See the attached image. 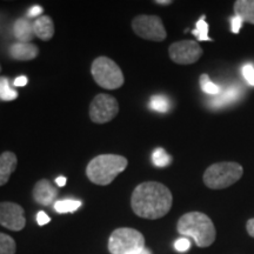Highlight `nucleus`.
Listing matches in <instances>:
<instances>
[{"mask_svg":"<svg viewBox=\"0 0 254 254\" xmlns=\"http://www.w3.org/2000/svg\"><path fill=\"white\" fill-rule=\"evenodd\" d=\"M34 36L44 41H49L55 36V24L49 15H41L33 23Z\"/></svg>","mask_w":254,"mask_h":254,"instance_id":"14","label":"nucleus"},{"mask_svg":"<svg viewBox=\"0 0 254 254\" xmlns=\"http://www.w3.org/2000/svg\"><path fill=\"white\" fill-rule=\"evenodd\" d=\"M144 249L145 238L134 228H117L109 239V251L111 254H134Z\"/></svg>","mask_w":254,"mask_h":254,"instance_id":"6","label":"nucleus"},{"mask_svg":"<svg viewBox=\"0 0 254 254\" xmlns=\"http://www.w3.org/2000/svg\"><path fill=\"white\" fill-rule=\"evenodd\" d=\"M134 254H152V252H151V250L150 249H145L142 250V251H140V252H138V253H134Z\"/></svg>","mask_w":254,"mask_h":254,"instance_id":"34","label":"nucleus"},{"mask_svg":"<svg viewBox=\"0 0 254 254\" xmlns=\"http://www.w3.org/2000/svg\"><path fill=\"white\" fill-rule=\"evenodd\" d=\"M9 56L18 62H30L39 55V49L32 43H13L9 46Z\"/></svg>","mask_w":254,"mask_h":254,"instance_id":"12","label":"nucleus"},{"mask_svg":"<svg viewBox=\"0 0 254 254\" xmlns=\"http://www.w3.org/2000/svg\"><path fill=\"white\" fill-rule=\"evenodd\" d=\"M43 12H44V8L41 7V6L34 5V6H32L30 9H28L27 15L30 18H34V17H38V15H40Z\"/></svg>","mask_w":254,"mask_h":254,"instance_id":"29","label":"nucleus"},{"mask_svg":"<svg viewBox=\"0 0 254 254\" xmlns=\"http://www.w3.org/2000/svg\"><path fill=\"white\" fill-rule=\"evenodd\" d=\"M239 97V90L236 87H231L226 90L225 92H220V93L218 94L217 98H214V100L211 101L212 106L214 107H221L224 106V105H227L232 103L233 100H236L237 98Z\"/></svg>","mask_w":254,"mask_h":254,"instance_id":"17","label":"nucleus"},{"mask_svg":"<svg viewBox=\"0 0 254 254\" xmlns=\"http://www.w3.org/2000/svg\"><path fill=\"white\" fill-rule=\"evenodd\" d=\"M174 247H176L178 252H187L190 247V241L187 239V238H180V239H178L176 241Z\"/></svg>","mask_w":254,"mask_h":254,"instance_id":"26","label":"nucleus"},{"mask_svg":"<svg viewBox=\"0 0 254 254\" xmlns=\"http://www.w3.org/2000/svg\"><path fill=\"white\" fill-rule=\"evenodd\" d=\"M234 13L243 21L254 25V0H238L234 2Z\"/></svg>","mask_w":254,"mask_h":254,"instance_id":"16","label":"nucleus"},{"mask_svg":"<svg viewBox=\"0 0 254 254\" xmlns=\"http://www.w3.org/2000/svg\"><path fill=\"white\" fill-rule=\"evenodd\" d=\"M246 230H247V233H249L252 238H254V218L250 219V220L247 221Z\"/></svg>","mask_w":254,"mask_h":254,"instance_id":"31","label":"nucleus"},{"mask_svg":"<svg viewBox=\"0 0 254 254\" xmlns=\"http://www.w3.org/2000/svg\"><path fill=\"white\" fill-rule=\"evenodd\" d=\"M243 75L245 77V79L250 85L254 86V67H253V65H251V64H247V65L244 66V67H243Z\"/></svg>","mask_w":254,"mask_h":254,"instance_id":"25","label":"nucleus"},{"mask_svg":"<svg viewBox=\"0 0 254 254\" xmlns=\"http://www.w3.org/2000/svg\"><path fill=\"white\" fill-rule=\"evenodd\" d=\"M243 23L244 21L241 20V18H239V17H234V18H232V21H231V28H232V32H233L234 34H238L239 33V31H240V27H241V25H243Z\"/></svg>","mask_w":254,"mask_h":254,"instance_id":"27","label":"nucleus"},{"mask_svg":"<svg viewBox=\"0 0 254 254\" xmlns=\"http://www.w3.org/2000/svg\"><path fill=\"white\" fill-rule=\"evenodd\" d=\"M154 2L158 5H171L172 4V1H171V0H157V1H154Z\"/></svg>","mask_w":254,"mask_h":254,"instance_id":"33","label":"nucleus"},{"mask_svg":"<svg viewBox=\"0 0 254 254\" xmlns=\"http://www.w3.org/2000/svg\"><path fill=\"white\" fill-rule=\"evenodd\" d=\"M150 109L159 113H166L170 111V100L165 95H153L150 100Z\"/></svg>","mask_w":254,"mask_h":254,"instance_id":"20","label":"nucleus"},{"mask_svg":"<svg viewBox=\"0 0 254 254\" xmlns=\"http://www.w3.org/2000/svg\"><path fill=\"white\" fill-rule=\"evenodd\" d=\"M17 244L12 237L0 233V254H15Z\"/></svg>","mask_w":254,"mask_h":254,"instance_id":"22","label":"nucleus"},{"mask_svg":"<svg viewBox=\"0 0 254 254\" xmlns=\"http://www.w3.org/2000/svg\"><path fill=\"white\" fill-rule=\"evenodd\" d=\"M243 174L244 168L240 164L234 161H224L211 165L205 171L202 179L208 189L224 190L240 180Z\"/></svg>","mask_w":254,"mask_h":254,"instance_id":"4","label":"nucleus"},{"mask_svg":"<svg viewBox=\"0 0 254 254\" xmlns=\"http://www.w3.org/2000/svg\"><path fill=\"white\" fill-rule=\"evenodd\" d=\"M200 87H201L202 92H205L206 94L211 95H218L220 93V87L217 84L211 81V79L207 74H201L200 75Z\"/></svg>","mask_w":254,"mask_h":254,"instance_id":"23","label":"nucleus"},{"mask_svg":"<svg viewBox=\"0 0 254 254\" xmlns=\"http://www.w3.org/2000/svg\"><path fill=\"white\" fill-rule=\"evenodd\" d=\"M132 28L136 36L145 40L163 41L167 37L163 20L157 15H138L132 20Z\"/></svg>","mask_w":254,"mask_h":254,"instance_id":"7","label":"nucleus"},{"mask_svg":"<svg viewBox=\"0 0 254 254\" xmlns=\"http://www.w3.org/2000/svg\"><path fill=\"white\" fill-rule=\"evenodd\" d=\"M18 159L13 152L5 151L0 154V186L8 183L12 173L17 168Z\"/></svg>","mask_w":254,"mask_h":254,"instance_id":"13","label":"nucleus"},{"mask_svg":"<svg viewBox=\"0 0 254 254\" xmlns=\"http://www.w3.org/2000/svg\"><path fill=\"white\" fill-rule=\"evenodd\" d=\"M14 37L19 43H30L33 39V23H30L27 19L19 18L15 20L13 26Z\"/></svg>","mask_w":254,"mask_h":254,"instance_id":"15","label":"nucleus"},{"mask_svg":"<svg viewBox=\"0 0 254 254\" xmlns=\"http://www.w3.org/2000/svg\"><path fill=\"white\" fill-rule=\"evenodd\" d=\"M0 72H1V65H0Z\"/></svg>","mask_w":254,"mask_h":254,"instance_id":"35","label":"nucleus"},{"mask_svg":"<svg viewBox=\"0 0 254 254\" xmlns=\"http://www.w3.org/2000/svg\"><path fill=\"white\" fill-rule=\"evenodd\" d=\"M168 55L173 63L179 65H190L201 58L202 49L196 41L182 40L170 46Z\"/></svg>","mask_w":254,"mask_h":254,"instance_id":"9","label":"nucleus"},{"mask_svg":"<svg viewBox=\"0 0 254 254\" xmlns=\"http://www.w3.org/2000/svg\"><path fill=\"white\" fill-rule=\"evenodd\" d=\"M18 98V92L9 85L8 78L0 77V100L12 101Z\"/></svg>","mask_w":254,"mask_h":254,"instance_id":"19","label":"nucleus"},{"mask_svg":"<svg viewBox=\"0 0 254 254\" xmlns=\"http://www.w3.org/2000/svg\"><path fill=\"white\" fill-rule=\"evenodd\" d=\"M66 182H67V180H66V178L65 177H58L56 179V184L57 185H58L59 187H64L66 185Z\"/></svg>","mask_w":254,"mask_h":254,"instance_id":"32","label":"nucleus"},{"mask_svg":"<svg viewBox=\"0 0 254 254\" xmlns=\"http://www.w3.org/2000/svg\"><path fill=\"white\" fill-rule=\"evenodd\" d=\"M152 161L157 167H165L170 165L171 157L170 154L166 153L164 148L159 147L157 150H154L153 154H152Z\"/></svg>","mask_w":254,"mask_h":254,"instance_id":"24","label":"nucleus"},{"mask_svg":"<svg viewBox=\"0 0 254 254\" xmlns=\"http://www.w3.org/2000/svg\"><path fill=\"white\" fill-rule=\"evenodd\" d=\"M127 159L118 154H100L92 159L86 168V176L95 185L106 186L127 167Z\"/></svg>","mask_w":254,"mask_h":254,"instance_id":"3","label":"nucleus"},{"mask_svg":"<svg viewBox=\"0 0 254 254\" xmlns=\"http://www.w3.org/2000/svg\"><path fill=\"white\" fill-rule=\"evenodd\" d=\"M27 82H28L27 77H25V75H20V77L14 79L13 85L14 86L20 87V86H25V85H27Z\"/></svg>","mask_w":254,"mask_h":254,"instance_id":"30","label":"nucleus"},{"mask_svg":"<svg viewBox=\"0 0 254 254\" xmlns=\"http://www.w3.org/2000/svg\"><path fill=\"white\" fill-rule=\"evenodd\" d=\"M58 195V190L47 179H41L33 189V199L36 202L44 206H50L55 202Z\"/></svg>","mask_w":254,"mask_h":254,"instance_id":"11","label":"nucleus"},{"mask_svg":"<svg viewBox=\"0 0 254 254\" xmlns=\"http://www.w3.org/2000/svg\"><path fill=\"white\" fill-rule=\"evenodd\" d=\"M0 225L9 231H21L26 225L24 208L11 201L0 202Z\"/></svg>","mask_w":254,"mask_h":254,"instance_id":"10","label":"nucleus"},{"mask_svg":"<svg viewBox=\"0 0 254 254\" xmlns=\"http://www.w3.org/2000/svg\"><path fill=\"white\" fill-rule=\"evenodd\" d=\"M177 230L182 236L192 238L199 247L211 246L217 237L213 221L201 212L184 214L178 220Z\"/></svg>","mask_w":254,"mask_h":254,"instance_id":"2","label":"nucleus"},{"mask_svg":"<svg viewBox=\"0 0 254 254\" xmlns=\"http://www.w3.org/2000/svg\"><path fill=\"white\" fill-rule=\"evenodd\" d=\"M173 196L171 190L164 184L146 182L138 185L131 196L133 212L144 219L163 218L172 207Z\"/></svg>","mask_w":254,"mask_h":254,"instance_id":"1","label":"nucleus"},{"mask_svg":"<svg viewBox=\"0 0 254 254\" xmlns=\"http://www.w3.org/2000/svg\"><path fill=\"white\" fill-rule=\"evenodd\" d=\"M81 206V201L74 199H64L55 202V209L57 213H72Z\"/></svg>","mask_w":254,"mask_h":254,"instance_id":"18","label":"nucleus"},{"mask_svg":"<svg viewBox=\"0 0 254 254\" xmlns=\"http://www.w3.org/2000/svg\"><path fill=\"white\" fill-rule=\"evenodd\" d=\"M91 73L100 87L106 90H117L122 87L125 81L122 69L112 59L99 57L92 64Z\"/></svg>","mask_w":254,"mask_h":254,"instance_id":"5","label":"nucleus"},{"mask_svg":"<svg viewBox=\"0 0 254 254\" xmlns=\"http://www.w3.org/2000/svg\"><path fill=\"white\" fill-rule=\"evenodd\" d=\"M192 33L194 34L196 39L199 41H212L211 38L208 37V24L206 23L205 15H202V17L196 21L195 30H193Z\"/></svg>","mask_w":254,"mask_h":254,"instance_id":"21","label":"nucleus"},{"mask_svg":"<svg viewBox=\"0 0 254 254\" xmlns=\"http://www.w3.org/2000/svg\"><path fill=\"white\" fill-rule=\"evenodd\" d=\"M50 221H51V219H50L49 215L45 213V212H44V211L38 212L37 222H38V225H39V226H44V225H47Z\"/></svg>","mask_w":254,"mask_h":254,"instance_id":"28","label":"nucleus"},{"mask_svg":"<svg viewBox=\"0 0 254 254\" xmlns=\"http://www.w3.org/2000/svg\"><path fill=\"white\" fill-rule=\"evenodd\" d=\"M119 113V104L110 94L95 95L90 105V118L95 124H106Z\"/></svg>","mask_w":254,"mask_h":254,"instance_id":"8","label":"nucleus"}]
</instances>
